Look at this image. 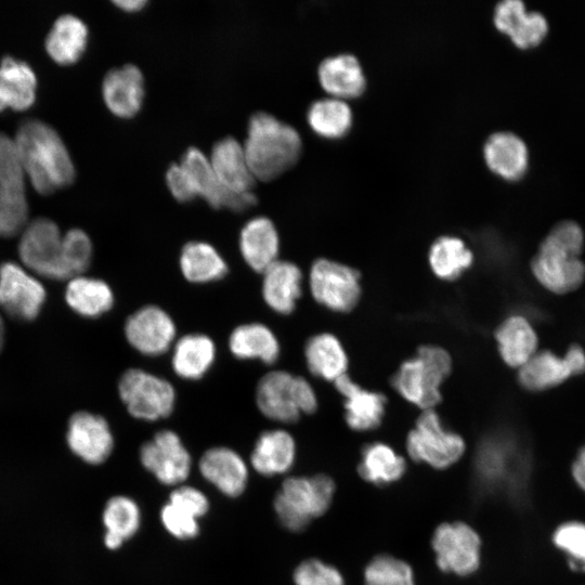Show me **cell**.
<instances>
[{
  "mask_svg": "<svg viewBox=\"0 0 585 585\" xmlns=\"http://www.w3.org/2000/svg\"><path fill=\"white\" fill-rule=\"evenodd\" d=\"M14 142L24 172L38 193L50 194L74 181L75 168L68 151L48 123L32 118L23 120Z\"/></svg>",
  "mask_w": 585,
  "mask_h": 585,
  "instance_id": "obj_2",
  "label": "cell"
},
{
  "mask_svg": "<svg viewBox=\"0 0 585 585\" xmlns=\"http://www.w3.org/2000/svg\"><path fill=\"white\" fill-rule=\"evenodd\" d=\"M88 27L77 16L61 15L56 18L46 38L49 55L58 64L76 62L86 50Z\"/></svg>",
  "mask_w": 585,
  "mask_h": 585,
  "instance_id": "obj_35",
  "label": "cell"
},
{
  "mask_svg": "<svg viewBox=\"0 0 585 585\" xmlns=\"http://www.w3.org/2000/svg\"><path fill=\"white\" fill-rule=\"evenodd\" d=\"M295 585H344L338 569L318 559L302 561L294 572Z\"/></svg>",
  "mask_w": 585,
  "mask_h": 585,
  "instance_id": "obj_47",
  "label": "cell"
},
{
  "mask_svg": "<svg viewBox=\"0 0 585 585\" xmlns=\"http://www.w3.org/2000/svg\"><path fill=\"white\" fill-rule=\"evenodd\" d=\"M28 205L25 194L0 186V235L14 236L26 226Z\"/></svg>",
  "mask_w": 585,
  "mask_h": 585,
  "instance_id": "obj_45",
  "label": "cell"
},
{
  "mask_svg": "<svg viewBox=\"0 0 585 585\" xmlns=\"http://www.w3.org/2000/svg\"><path fill=\"white\" fill-rule=\"evenodd\" d=\"M67 443L73 453L92 465L105 461L114 448L108 422L89 412H77L70 417Z\"/></svg>",
  "mask_w": 585,
  "mask_h": 585,
  "instance_id": "obj_17",
  "label": "cell"
},
{
  "mask_svg": "<svg viewBox=\"0 0 585 585\" xmlns=\"http://www.w3.org/2000/svg\"><path fill=\"white\" fill-rule=\"evenodd\" d=\"M405 470V459L385 443H370L362 451L359 473L373 484L386 485L395 482Z\"/></svg>",
  "mask_w": 585,
  "mask_h": 585,
  "instance_id": "obj_38",
  "label": "cell"
},
{
  "mask_svg": "<svg viewBox=\"0 0 585 585\" xmlns=\"http://www.w3.org/2000/svg\"><path fill=\"white\" fill-rule=\"evenodd\" d=\"M238 246L246 264L262 274L278 260L280 236L275 224L264 216L248 220L239 232Z\"/></svg>",
  "mask_w": 585,
  "mask_h": 585,
  "instance_id": "obj_22",
  "label": "cell"
},
{
  "mask_svg": "<svg viewBox=\"0 0 585 585\" xmlns=\"http://www.w3.org/2000/svg\"><path fill=\"white\" fill-rule=\"evenodd\" d=\"M179 266L183 277L193 284L220 281L229 271L226 261L217 248L203 240H191L182 247Z\"/></svg>",
  "mask_w": 585,
  "mask_h": 585,
  "instance_id": "obj_33",
  "label": "cell"
},
{
  "mask_svg": "<svg viewBox=\"0 0 585 585\" xmlns=\"http://www.w3.org/2000/svg\"><path fill=\"white\" fill-rule=\"evenodd\" d=\"M498 352L512 368L521 367L538 350L537 333L528 317L512 314L495 332Z\"/></svg>",
  "mask_w": 585,
  "mask_h": 585,
  "instance_id": "obj_29",
  "label": "cell"
},
{
  "mask_svg": "<svg viewBox=\"0 0 585 585\" xmlns=\"http://www.w3.org/2000/svg\"><path fill=\"white\" fill-rule=\"evenodd\" d=\"M166 184L174 199L180 203H188L198 197L187 171L180 162L168 167Z\"/></svg>",
  "mask_w": 585,
  "mask_h": 585,
  "instance_id": "obj_48",
  "label": "cell"
},
{
  "mask_svg": "<svg viewBox=\"0 0 585 585\" xmlns=\"http://www.w3.org/2000/svg\"><path fill=\"white\" fill-rule=\"evenodd\" d=\"M25 172L14 139L0 132V186L25 194Z\"/></svg>",
  "mask_w": 585,
  "mask_h": 585,
  "instance_id": "obj_46",
  "label": "cell"
},
{
  "mask_svg": "<svg viewBox=\"0 0 585 585\" xmlns=\"http://www.w3.org/2000/svg\"><path fill=\"white\" fill-rule=\"evenodd\" d=\"M203 477L224 495L236 497L247 484L248 469L238 453L226 446L208 448L199 460Z\"/></svg>",
  "mask_w": 585,
  "mask_h": 585,
  "instance_id": "obj_24",
  "label": "cell"
},
{
  "mask_svg": "<svg viewBox=\"0 0 585 585\" xmlns=\"http://www.w3.org/2000/svg\"><path fill=\"white\" fill-rule=\"evenodd\" d=\"M114 4L122 11L133 13L143 10L147 5L145 0H116Z\"/></svg>",
  "mask_w": 585,
  "mask_h": 585,
  "instance_id": "obj_52",
  "label": "cell"
},
{
  "mask_svg": "<svg viewBox=\"0 0 585 585\" xmlns=\"http://www.w3.org/2000/svg\"><path fill=\"white\" fill-rule=\"evenodd\" d=\"M46 299L41 283L13 262L0 266V308L11 316L31 321Z\"/></svg>",
  "mask_w": 585,
  "mask_h": 585,
  "instance_id": "obj_14",
  "label": "cell"
},
{
  "mask_svg": "<svg viewBox=\"0 0 585 585\" xmlns=\"http://www.w3.org/2000/svg\"><path fill=\"white\" fill-rule=\"evenodd\" d=\"M570 476L575 486L585 494V443L576 451L571 461Z\"/></svg>",
  "mask_w": 585,
  "mask_h": 585,
  "instance_id": "obj_50",
  "label": "cell"
},
{
  "mask_svg": "<svg viewBox=\"0 0 585 585\" xmlns=\"http://www.w3.org/2000/svg\"><path fill=\"white\" fill-rule=\"evenodd\" d=\"M143 467L161 483L177 485L190 474L192 458L181 438L172 430L157 431L140 448Z\"/></svg>",
  "mask_w": 585,
  "mask_h": 585,
  "instance_id": "obj_12",
  "label": "cell"
},
{
  "mask_svg": "<svg viewBox=\"0 0 585 585\" xmlns=\"http://www.w3.org/2000/svg\"><path fill=\"white\" fill-rule=\"evenodd\" d=\"M584 246L585 233L578 222L558 221L544 236L531 260L532 275L554 295L576 291L585 283Z\"/></svg>",
  "mask_w": 585,
  "mask_h": 585,
  "instance_id": "obj_1",
  "label": "cell"
},
{
  "mask_svg": "<svg viewBox=\"0 0 585 585\" xmlns=\"http://www.w3.org/2000/svg\"><path fill=\"white\" fill-rule=\"evenodd\" d=\"M180 164L187 171L197 196L214 209H229L242 212L251 208L257 203L252 192L232 193L219 182L209 157L197 147H188L182 155Z\"/></svg>",
  "mask_w": 585,
  "mask_h": 585,
  "instance_id": "obj_13",
  "label": "cell"
},
{
  "mask_svg": "<svg viewBox=\"0 0 585 585\" xmlns=\"http://www.w3.org/2000/svg\"><path fill=\"white\" fill-rule=\"evenodd\" d=\"M36 75L24 61L4 56L0 64V112L5 107L22 110L35 101Z\"/></svg>",
  "mask_w": 585,
  "mask_h": 585,
  "instance_id": "obj_34",
  "label": "cell"
},
{
  "mask_svg": "<svg viewBox=\"0 0 585 585\" xmlns=\"http://www.w3.org/2000/svg\"><path fill=\"white\" fill-rule=\"evenodd\" d=\"M22 262L43 277L68 280L63 261V235L48 218L26 224L18 245Z\"/></svg>",
  "mask_w": 585,
  "mask_h": 585,
  "instance_id": "obj_8",
  "label": "cell"
},
{
  "mask_svg": "<svg viewBox=\"0 0 585 585\" xmlns=\"http://www.w3.org/2000/svg\"><path fill=\"white\" fill-rule=\"evenodd\" d=\"M334 494L335 483L328 476L290 477L283 481L273 505L282 525L299 532L328 510Z\"/></svg>",
  "mask_w": 585,
  "mask_h": 585,
  "instance_id": "obj_4",
  "label": "cell"
},
{
  "mask_svg": "<svg viewBox=\"0 0 585 585\" xmlns=\"http://www.w3.org/2000/svg\"><path fill=\"white\" fill-rule=\"evenodd\" d=\"M3 340H4V325H3L2 318L0 316V351H1L2 346H3Z\"/></svg>",
  "mask_w": 585,
  "mask_h": 585,
  "instance_id": "obj_53",
  "label": "cell"
},
{
  "mask_svg": "<svg viewBox=\"0 0 585 585\" xmlns=\"http://www.w3.org/2000/svg\"><path fill=\"white\" fill-rule=\"evenodd\" d=\"M209 161L224 188L237 194L252 192L257 180L249 168L243 144L237 139L224 136L217 141Z\"/></svg>",
  "mask_w": 585,
  "mask_h": 585,
  "instance_id": "obj_21",
  "label": "cell"
},
{
  "mask_svg": "<svg viewBox=\"0 0 585 585\" xmlns=\"http://www.w3.org/2000/svg\"><path fill=\"white\" fill-rule=\"evenodd\" d=\"M574 374L563 354L542 349L518 368L519 385L530 392H542L556 388Z\"/></svg>",
  "mask_w": 585,
  "mask_h": 585,
  "instance_id": "obj_31",
  "label": "cell"
},
{
  "mask_svg": "<svg viewBox=\"0 0 585 585\" xmlns=\"http://www.w3.org/2000/svg\"><path fill=\"white\" fill-rule=\"evenodd\" d=\"M364 585H415L414 573L405 561L379 555L366 566Z\"/></svg>",
  "mask_w": 585,
  "mask_h": 585,
  "instance_id": "obj_43",
  "label": "cell"
},
{
  "mask_svg": "<svg viewBox=\"0 0 585 585\" xmlns=\"http://www.w3.org/2000/svg\"><path fill=\"white\" fill-rule=\"evenodd\" d=\"M216 354L214 341L208 335L190 333L173 343L171 367L182 379L198 380L209 372Z\"/></svg>",
  "mask_w": 585,
  "mask_h": 585,
  "instance_id": "obj_28",
  "label": "cell"
},
{
  "mask_svg": "<svg viewBox=\"0 0 585 585\" xmlns=\"http://www.w3.org/2000/svg\"><path fill=\"white\" fill-rule=\"evenodd\" d=\"M473 262V255L465 242L455 236H441L430 247L429 263L433 273L445 281L461 275Z\"/></svg>",
  "mask_w": 585,
  "mask_h": 585,
  "instance_id": "obj_41",
  "label": "cell"
},
{
  "mask_svg": "<svg viewBox=\"0 0 585 585\" xmlns=\"http://www.w3.org/2000/svg\"><path fill=\"white\" fill-rule=\"evenodd\" d=\"M451 366V356L444 349L424 346L400 366L392 385L406 401L425 411L432 410L441 400L440 387Z\"/></svg>",
  "mask_w": 585,
  "mask_h": 585,
  "instance_id": "obj_5",
  "label": "cell"
},
{
  "mask_svg": "<svg viewBox=\"0 0 585 585\" xmlns=\"http://www.w3.org/2000/svg\"><path fill=\"white\" fill-rule=\"evenodd\" d=\"M574 377L585 373V349L578 343H571L563 353Z\"/></svg>",
  "mask_w": 585,
  "mask_h": 585,
  "instance_id": "obj_51",
  "label": "cell"
},
{
  "mask_svg": "<svg viewBox=\"0 0 585 585\" xmlns=\"http://www.w3.org/2000/svg\"><path fill=\"white\" fill-rule=\"evenodd\" d=\"M243 147L255 179L268 182L296 165L302 140L292 126L269 113L257 112L249 118Z\"/></svg>",
  "mask_w": 585,
  "mask_h": 585,
  "instance_id": "obj_3",
  "label": "cell"
},
{
  "mask_svg": "<svg viewBox=\"0 0 585 585\" xmlns=\"http://www.w3.org/2000/svg\"><path fill=\"white\" fill-rule=\"evenodd\" d=\"M490 170L507 181H517L528 171L530 154L526 143L511 131L492 133L483 147Z\"/></svg>",
  "mask_w": 585,
  "mask_h": 585,
  "instance_id": "obj_23",
  "label": "cell"
},
{
  "mask_svg": "<svg viewBox=\"0 0 585 585\" xmlns=\"http://www.w3.org/2000/svg\"><path fill=\"white\" fill-rule=\"evenodd\" d=\"M92 243L80 229H72L63 235V261L67 278L80 276L90 265Z\"/></svg>",
  "mask_w": 585,
  "mask_h": 585,
  "instance_id": "obj_44",
  "label": "cell"
},
{
  "mask_svg": "<svg viewBox=\"0 0 585 585\" xmlns=\"http://www.w3.org/2000/svg\"><path fill=\"white\" fill-rule=\"evenodd\" d=\"M317 77L321 87L329 96L340 100L360 96L366 87V79L359 60L352 54H338L324 58Z\"/></svg>",
  "mask_w": 585,
  "mask_h": 585,
  "instance_id": "obj_27",
  "label": "cell"
},
{
  "mask_svg": "<svg viewBox=\"0 0 585 585\" xmlns=\"http://www.w3.org/2000/svg\"><path fill=\"white\" fill-rule=\"evenodd\" d=\"M334 382L344 398L346 421L351 429L368 431L380 425L387 401L381 393L362 389L347 374Z\"/></svg>",
  "mask_w": 585,
  "mask_h": 585,
  "instance_id": "obj_26",
  "label": "cell"
},
{
  "mask_svg": "<svg viewBox=\"0 0 585 585\" xmlns=\"http://www.w3.org/2000/svg\"><path fill=\"white\" fill-rule=\"evenodd\" d=\"M309 287L317 303L335 312L352 310L361 296L358 271L324 258L311 265Z\"/></svg>",
  "mask_w": 585,
  "mask_h": 585,
  "instance_id": "obj_9",
  "label": "cell"
},
{
  "mask_svg": "<svg viewBox=\"0 0 585 585\" xmlns=\"http://www.w3.org/2000/svg\"><path fill=\"white\" fill-rule=\"evenodd\" d=\"M520 458V451L508 434L491 433L484 437L476 453L477 477L489 489L502 487L516 474Z\"/></svg>",
  "mask_w": 585,
  "mask_h": 585,
  "instance_id": "obj_15",
  "label": "cell"
},
{
  "mask_svg": "<svg viewBox=\"0 0 585 585\" xmlns=\"http://www.w3.org/2000/svg\"><path fill=\"white\" fill-rule=\"evenodd\" d=\"M296 457V442L284 429L263 431L257 439L250 455L253 469L272 477L290 469Z\"/></svg>",
  "mask_w": 585,
  "mask_h": 585,
  "instance_id": "obj_30",
  "label": "cell"
},
{
  "mask_svg": "<svg viewBox=\"0 0 585 585\" xmlns=\"http://www.w3.org/2000/svg\"><path fill=\"white\" fill-rule=\"evenodd\" d=\"M572 572L585 573V522L570 519L555 526L550 536Z\"/></svg>",
  "mask_w": 585,
  "mask_h": 585,
  "instance_id": "obj_42",
  "label": "cell"
},
{
  "mask_svg": "<svg viewBox=\"0 0 585 585\" xmlns=\"http://www.w3.org/2000/svg\"><path fill=\"white\" fill-rule=\"evenodd\" d=\"M128 343L145 356L168 352L177 337L173 318L162 308L146 304L128 316L123 326Z\"/></svg>",
  "mask_w": 585,
  "mask_h": 585,
  "instance_id": "obj_11",
  "label": "cell"
},
{
  "mask_svg": "<svg viewBox=\"0 0 585 585\" xmlns=\"http://www.w3.org/2000/svg\"><path fill=\"white\" fill-rule=\"evenodd\" d=\"M307 120L317 135L325 139H339L350 130L353 116L344 100L328 96L316 100L310 105Z\"/></svg>",
  "mask_w": 585,
  "mask_h": 585,
  "instance_id": "obj_39",
  "label": "cell"
},
{
  "mask_svg": "<svg viewBox=\"0 0 585 585\" xmlns=\"http://www.w3.org/2000/svg\"><path fill=\"white\" fill-rule=\"evenodd\" d=\"M209 509V502L199 490L181 485L173 490L169 500L160 510L165 529L180 540L193 538L198 534L197 519Z\"/></svg>",
  "mask_w": 585,
  "mask_h": 585,
  "instance_id": "obj_20",
  "label": "cell"
},
{
  "mask_svg": "<svg viewBox=\"0 0 585 585\" xmlns=\"http://www.w3.org/2000/svg\"><path fill=\"white\" fill-rule=\"evenodd\" d=\"M495 27L520 49L538 46L547 36V17L538 11H528L521 0H503L494 9Z\"/></svg>",
  "mask_w": 585,
  "mask_h": 585,
  "instance_id": "obj_16",
  "label": "cell"
},
{
  "mask_svg": "<svg viewBox=\"0 0 585 585\" xmlns=\"http://www.w3.org/2000/svg\"><path fill=\"white\" fill-rule=\"evenodd\" d=\"M102 95L107 108L120 118H131L142 108L145 96L144 76L134 64H125L106 73Z\"/></svg>",
  "mask_w": 585,
  "mask_h": 585,
  "instance_id": "obj_19",
  "label": "cell"
},
{
  "mask_svg": "<svg viewBox=\"0 0 585 585\" xmlns=\"http://www.w3.org/2000/svg\"><path fill=\"white\" fill-rule=\"evenodd\" d=\"M432 548L437 564L444 572L466 576L480 566V536L465 522L440 524L432 536Z\"/></svg>",
  "mask_w": 585,
  "mask_h": 585,
  "instance_id": "obj_10",
  "label": "cell"
},
{
  "mask_svg": "<svg viewBox=\"0 0 585 585\" xmlns=\"http://www.w3.org/2000/svg\"><path fill=\"white\" fill-rule=\"evenodd\" d=\"M406 448L415 461L426 463L437 469L455 464L465 452L463 438L446 429L433 410H426L410 431Z\"/></svg>",
  "mask_w": 585,
  "mask_h": 585,
  "instance_id": "obj_7",
  "label": "cell"
},
{
  "mask_svg": "<svg viewBox=\"0 0 585 585\" xmlns=\"http://www.w3.org/2000/svg\"><path fill=\"white\" fill-rule=\"evenodd\" d=\"M295 377L289 372L275 369L259 379L255 400L264 417L282 424H292L300 418Z\"/></svg>",
  "mask_w": 585,
  "mask_h": 585,
  "instance_id": "obj_18",
  "label": "cell"
},
{
  "mask_svg": "<svg viewBox=\"0 0 585 585\" xmlns=\"http://www.w3.org/2000/svg\"><path fill=\"white\" fill-rule=\"evenodd\" d=\"M229 349L238 360H258L266 365L274 364L281 352L276 335L258 322L236 326L229 336Z\"/></svg>",
  "mask_w": 585,
  "mask_h": 585,
  "instance_id": "obj_32",
  "label": "cell"
},
{
  "mask_svg": "<svg viewBox=\"0 0 585 585\" xmlns=\"http://www.w3.org/2000/svg\"><path fill=\"white\" fill-rule=\"evenodd\" d=\"M141 512L138 504L128 496L112 497L103 511V523L106 528L105 545L116 549L132 537L140 526Z\"/></svg>",
  "mask_w": 585,
  "mask_h": 585,
  "instance_id": "obj_40",
  "label": "cell"
},
{
  "mask_svg": "<svg viewBox=\"0 0 585 585\" xmlns=\"http://www.w3.org/2000/svg\"><path fill=\"white\" fill-rule=\"evenodd\" d=\"M118 393L128 413L144 421H156L171 415L176 389L160 376L141 368H129L118 381Z\"/></svg>",
  "mask_w": 585,
  "mask_h": 585,
  "instance_id": "obj_6",
  "label": "cell"
},
{
  "mask_svg": "<svg viewBox=\"0 0 585 585\" xmlns=\"http://www.w3.org/2000/svg\"><path fill=\"white\" fill-rule=\"evenodd\" d=\"M298 407L301 414H312L317 408V398L312 385L303 377H295Z\"/></svg>",
  "mask_w": 585,
  "mask_h": 585,
  "instance_id": "obj_49",
  "label": "cell"
},
{
  "mask_svg": "<svg viewBox=\"0 0 585 585\" xmlns=\"http://www.w3.org/2000/svg\"><path fill=\"white\" fill-rule=\"evenodd\" d=\"M65 298L67 304L84 317H99L114 306V294L100 278L77 276L69 281Z\"/></svg>",
  "mask_w": 585,
  "mask_h": 585,
  "instance_id": "obj_37",
  "label": "cell"
},
{
  "mask_svg": "<svg viewBox=\"0 0 585 585\" xmlns=\"http://www.w3.org/2000/svg\"><path fill=\"white\" fill-rule=\"evenodd\" d=\"M304 359L311 374L328 381L344 375L348 366L340 341L328 333L317 334L307 341Z\"/></svg>",
  "mask_w": 585,
  "mask_h": 585,
  "instance_id": "obj_36",
  "label": "cell"
},
{
  "mask_svg": "<svg viewBox=\"0 0 585 585\" xmlns=\"http://www.w3.org/2000/svg\"><path fill=\"white\" fill-rule=\"evenodd\" d=\"M302 272L294 262L277 260L262 273L261 294L275 313L290 314L302 292Z\"/></svg>",
  "mask_w": 585,
  "mask_h": 585,
  "instance_id": "obj_25",
  "label": "cell"
}]
</instances>
